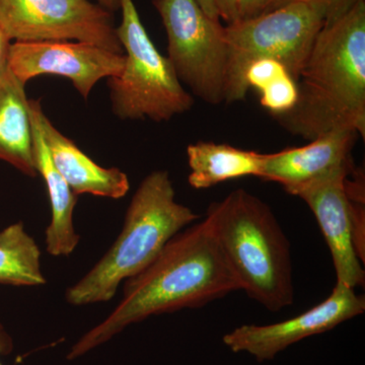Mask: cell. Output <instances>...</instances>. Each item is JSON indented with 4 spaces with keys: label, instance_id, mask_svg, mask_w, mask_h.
<instances>
[{
    "label": "cell",
    "instance_id": "6da1fadb",
    "mask_svg": "<svg viewBox=\"0 0 365 365\" xmlns=\"http://www.w3.org/2000/svg\"><path fill=\"white\" fill-rule=\"evenodd\" d=\"M124 284L119 304L71 346L67 360L85 356L150 317L198 309L240 290L206 217L175 235L148 267Z\"/></svg>",
    "mask_w": 365,
    "mask_h": 365
},
{
    "label": "cell",
    "instance_id": "7a4b0ae2",
    "mask_svg": "<svg viewBox=\"0 0 365 365\" xmlns=\"http://www.w3.org/2000/svg\"><path fill=\"white\" fill-rule=\"evenodd\" d=\"M297 104L274 119L313 140L332 131L365 137V0L324 25L297 79Z\"/></svg>",
    "mask_w": 365,
    "mask_h": 365
},
{
    "label": "cell",
    "instance_id": "3957f363",
    "mask_svg": "<svg viewBox=\"0 0 365 365\" xmlns=\"http://www.w3.org/2000/svg\"><path fill=\"white\" fill-rule=\"evenodd\" d=\"M206 218L240 290L270 312L292 306L290 245L269 205L246 190L237 189L211 203Z\"/></svg>",
    "mask_w": 365,
    "mask_h": 365
},
{
    "label": "cell",
    "instance_id": "277c9868",
    "mask_svg": "<svg viewBox=\"0 0 365 365\" xmlns=\"http://www.w3.org/2000/svg\"><path fill=\"white\" fill-rule=\"evenodd\" d=\"M198 217L177 202L169 172L153 170L132 197L116 241L85 276L67 288V304L83 307L110 302L122 283L148 267L170 239Z\"/></svg>",
    "mask_w": 365,
    "mask_h": 365
},
{
    "label": "cell",
    "instance_id": "5b68a950",
    "mask_svg": "<svg viewBox=\"0 0 365 365\" xmlns=\"http://www.w3.org/2000/svg\"><path fill=\"white\" fill-rule=\"evenodd\" d=\"M120 9L121 23L116 33L125 63L120 74L107 81L115 116L167 122L188 112L194 98L185 90L169 58L153 44L133 0H120Z\"/></svg>",
    "mask_w": 365,
    "mask_h": 365
},
{
    "label": "cell",
    "instance_id": "8992f818",
    "mask_svg": "<svg viewBox=\"0 0 365 365\" xmlns=\"http://www.w3.org/2000/svg\"><path fill=\"white\" fill-rule=\"evenodd\" d=\"M325 25L321 13L304 0H294L267 13L223 26L227 46L225 102L245 100L247 69L259 59H274L287 67L297 83L317 36Z\"/></svg>",
    "mask_w": 365,
    "mask_h": 365
},
{
    "label": "cell",
    "instance_id": "52a82bcc",
    "mask_svg": "<svg viewBox=\"0 0 365 365\" xmlns=\"http://www.w3.org/2000/svg\"><path fill=\"white\" fill-rule=\"evenodd\" d=\"M168 37V58L180 81L210 105L225 102L227 46L220 20L196 0H153Z\"/></svg>",
    "mask_w": 365,
    "mask_h": 365
},
{
    "label": "cell",
    "instance_id": "ba28073f",
    "mask_svg": "<svg viewBox=\"0 0 365 365\" xmlns=\"http://www.w3.org/2000/svg\"><path fill=\"white\" fill-rule=\"evenodd\" d=\"M0 29L14 42L81 41L124 54L114 14L91 0H0Z\"/></svg>",
    "mask_w": 365,
    "mask_h": 365
},
{
    "label": "cell",
    "instance_id": "9c48e42d",
    "mask_svg": "<svg viewBox=\"0 0 365 365\" xmlns=\"http://www.w3.org/2000/svg\"><path fill=\"white\" fill-rule=\"evenodd\" d=\"M124 63V54L81 41L14 42L9 53V69L26 85L36 76H63L85 100L101 79L120 74Z\"/></svg>",
    "mask_w": 365,
    "mask_h": 365
},
{
    "label": "cell",
    "instance_id": "30bf717a",
    "mask_svg": "<svg viewBox=\"0 0 365 365\" xmlns=\"http://www.w3.org/2000/svg\"><path fill=\"white\" fill-rule=\"evenodd\" d=\"M364 295L336 282L332 294L318 306L294 318L270 325H242L223 336V344L234 353H248L259 362L273 360L299 341L332 330L364 313Z\"/></svg>",
    "mask_w": 365,
    "mask_h": 365
},
{
    "label": "cell",
    "instance_id": "8fae6325",
    "mask_svg": "<svg viewBox=\"0 0 365 365\" xmlns=\"http://www.w3.org/2000/svg\"><path fill=\"white\" fill-rule=\"evenodd\" d=\"M354 170L342 168L300 188L299 197L316 216L332 255L337 282L351 288L364 287L365 272L355 249L353 235V204L346 182Z\"/></svg>",
    "mask_w": 365,
    "mask_h": 365
},
{
    "label": "cell",
    "instance_id": "7c38bea8",
    "mask_svg": "<svg viewBox=\"0 0 365 365\" xmlns=\"http://www.w3.org/2000/svg\"><path fill=\"white\" fill-rule=\"evenodd\" d=\"M359 134L332 131L302 148L264 155L260 179L280 184L294 195L300 188L342 168L352 167V150Z\"/></svg>",
    "mask_w": 365,
    "mask_h": 365
},
{
    "label": "cell",
    "instance_id": "4fadbf2b",
    "mask_svg": "<svg viewBox=\"0 0 365 365\" xmlns=\"http://www.w3.org/2000/svg\"><path fill=\"white\" fill-rule=\"evenodd\" d=\"M55 167L76 195L121 199L130 190L128 176L119 168H104L91 160L46 116L40 100H30Z\"/></svg>",
    "mask_w": 365,
    "mask_h": 365
},
{
    "label": "cell",
    "instance_id": "5bb4252c",
    "mask_svg": "<svg viewBox=\"0 0 365 365\" xmlns=\"http://www.w3.org/2000/svg\"><path fill=\"white\" fill-rule=\"evenodd\" d=\"M33 127L34 163L38 175L43 178L51 207V220L46 228V250L54 257L71 256L78 248L81 235L76 230L73 212L78 204L74 194L53 163L37 119L30 110Z\"/></svg>",
    "mask_w": 365,
    "mask_h": 365
},
{
    "label": "cell",
    "instance_id": "9a60e30c",
    "mask_svg": "<svg viewBox=\"0 0 365 365\" xmlns=\"http://www.w3.org/2000/svg\"><path fill=\"white\" fill-rule=\"evenodd\" d=\"M25 88L7 66L0 76V160L36 178L30 100Z\"/></svg>",
    "mask_w": 365,
    "mask_h": 365
},
{
    "label": "cell",
    "instance_id": "2e32d148",
    "mask_svg": "<svg viewBox=\"0 0 365 365\" xmlns=\"http://www.w3.org/2000/svg\"><path fill=\"white\" fill-rule=\"evenodd\" d=\"M192 188L208 189L242 177L260 178L264 153L234 148L230 144L198 141L187 148Z\"/></svg>",
    "mask_w": 365,
    "mask_h": 365
},
{
    "label": "cell",
    "instance_id": "e0dca14e",
    "mask_svg": "<svg viewBox=\"0 0 365 365\" xmlns=\"http://www.w3.org/2000/svg\"><path fill=\"white\" fill-rule=\"evenodd\" d=\"M47 283L41 265V250L21 222L0 232V285L37 287Z\"/></svg>",
    "mask_w": 365,
    "mask_h": 365
},
{
    "label": "cell",
    "instance_id": "ac0fdd59",
    "mask_svg": "<svg viewBox=\"0 0 365 365\" xmlns=\"http://www.w3.org/2000/svg\"><path fill=\"white\" fill-rule=\"evenodd\" d=\"M258 91L261 105L272 116L290 111L297 104L299 97L297 83L288 72L273 78Z\"/></svg>",
    "mask_w": 365,
    "mask_h": 365
},
{
    "label": "cell",
    "instance_id": "d6986e66",
    "mask_svg": "<svg viewBox=\"0 0 365 365\" xmlns=\"http://www.w3.org/2000/svg\"><path fill=\"white\" fill-rule=\"evenodd\" d=\"M321 13L325 25L333 23L350 11L360 0H304Z\"/></svg>",
    "mask_w": 365,
    "mask_h": 365
},
{
    "label": "cell",
    "instance_id": "ffe728a7",
    "mask_svg": "<svg viewBox=\"0 0 365 365\" xmlns=\"http://www.w3.org/2000/svg\"><path fill=\"white\" fill-rule=\"evenodd\" d=\"M269 0H237V20H248L266 13Z\"/></svg>",
    "mask_w": 365,
    "mask_h": 365
},
{
    "label": "cell",
    "instance_id": "44dd1931",
    "mask_svg": "<svg viewBox=\"0 0 365 365\" xmlns=\"http://www.w3.org/2000/svg\"><path fill=\"white\" fill-rule=\"evenodd\" d=\"M218 16L227 24L237 21V0H213Z\"/></svg>",
    "mask_w": 365,
    "mask_h": 365
},
{
    "label": "cell",
    "instance_id": "7402d4cb",
    "mask_svg": "<svg viewBox=\"0 0 365 365\" xmlns=\"http://www.w3.org/2000/svg\"><path fill=\"white\" fill-rule=\"evenodd\" d=\"M11 41L7 38L4 31L0 29V76L9 66V53Z\"/></svg>",
    "mask_w": 365,
    "mask_h": 365
},
{
    "label": "cell",
    "instance_id": "603a6c76",
    "mask_svg": "<svg viewBox=\"0 0 365 365\" xmlns=\"http://www.w3.org/2000/svg\"><path fill=\"white\" fill-rule=\"evenodd\" d=\"M14 349V341L9 332L6 330L4 325L0 324V359L4 355L9 354ZM0 365L2 364L0 359Z\"/></svg>",
    "mask_w": 365,
    "mask_h": 365
},
{
    "label": "cell",
    "instance_id": "cb8c5ba5",
    "mask_svg": "<svg viewBox=\"0 0 365 365\" xmlns=\"http://www.w3.org/2000/svg\"><path fill=\"white\" fill-rule=\"evenodd\" d=\"M197 4L200 6L201 9H203L204 13L207 14L209 18L215 19V20H220L218 16L217 11L215 6L213 0H196Z\"/></svg>",
    "mask_w": 365,
    "mask_h": 365
},
{
    "label": "cell",
    "instance_id": "d4e9b609",
    "mask_svg": "<svg viewBox=\"0 0 365 365\" xmlns=\"http://www.w3.org/2000/svg\"><path fill=\"white\" fill-rule=\"evenodd\" d=\"M98 4L114 14L120 9V0H97Z\"/></svg>",
    "mask_w": 365,
    "mask_h": 365
},
{
    "label": "cell",
    "instance_id": "484cf974",
    "mask_svg": "<svg viewBox=\"0 0 365 365\" xmlns=\"http://www.w3.org/2000/svg\"><path fill=\"white\" fill-rule=\"evenodd\" d=\"M290 1H294V0H269L268 9L266 13L269 11H272L274 9H277V7L284 6V4Z\"/></svg>",
    "mask_w": 365,
    "mask_h": 365
}]
</instances>
